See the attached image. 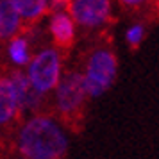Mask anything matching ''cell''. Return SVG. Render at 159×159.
<instances>
[{
  "instance_id": "cell-1",
  "label": "cell",
  "mask_w": 159,
  "mask_h": 159,
  "mask_svg": "<svg viewBox=\"0 0 159 159\" xmlns=\"http://www.w3.org/2000/svg\"><path fill=\"white\" fill-rule=\"evenodd\" d=\"M18 150L23 159H65L68 150L65 132L48 116H34L18 136Z\"/></svg>"
},
{
  "instance_id": "cell-2",
  "label": "cell",
  "mask_w": 159,
  "mask_h": 159,
  "mask_svg": "<svg viewBox=\"0 0 159 159\" xmlns=\"http://www.w3.org/2000/svg\"><path fill=\"white\" fill-rule=\"evenodd\" d=\"M88 91L84 84V75L79 72H68L61 79L57 86V109L63 120L72 129H75V123L82 118L84 102H86Z\"/></svg>"
},
{
  "instance_id": "cell-3",
  "label": "cell",
  "mask_w": 159,
  "mask_h": 159,
  "mask_svg": "<svg viewBox=\"0 0 159 159\" xmlns=\"http://www.w3.org/2000/svg\"><path fill=\"white\" fill-rule=\"evenodd\" d=\"M116 56L111 50H97L86 65L84 84L88 97H98L107 91L116 77Z\"/></svg>"
},
{
  "instance_id": "cell-4",
  "label": "cell",
  "mask_w": 159,
  "mask_h": 159,
  "mask_svg": "<svg viewBox=\"0 0 159 159\" xmlns=\"http://www.w3.org/2000/svg\"><path fill=\"white\" fill-rule=\"evenodd\" d=\"M29 80L39 93H48L61 82V63L56 50H43L29 65Z\"/></svg>"
},
{
  "instance_id": "cell-5",
  "label": "cell",
  "mask_w": 159,
  "mask_h": 159,
  "mask_svg": "<svg viewBox=\"0 0 159 159\" xmlns=\"http://www.w3.org/2000/svg\"><path fill=\"white\" fill-rule=\"evenodd\" d=\"M66 7L73 22L84 27L100 25L109 20V13H111V4L107 0H75L70 2Z\"/></svg>"
},
{
  "instance_id": "cell-6",
  "label": "cell",
  "mask_w": 159,
  "mask_h": 159,
  "mask_svg": "<svg viewBox=\"0 0 159 159\" xmlns=\"http://www.w3.org/2000/svg\"><path fill=\"white\" fill-rule=\"evenodd\" d=\"M20 111V102L13 80L0 77V125L13 122Z\"/></svg>"
},
{
  "instance_id": "cell-7",
  "label": "cell",
  "mask_w": 159,
  "mask_h": 159,
  "mask_svg": "<svg viewBox=\"0 0 159 159\" xmlns=\"http://www.w3.org/2000/svg\"><path fill=\"white\" fill-rule=\"evenodd\" d=\"M11 80H13V84L16 88L20 109H38L39 107V104L43 100V93H39L36 88L32 86L29 77H25L22 72H13Z\"/></svg>"
},
{
  "instance_id": "cell-8",
  "label": "cell",
  "mask_w": 159,
  "mask_h": 159,
  "mask_svg": "<svg viewBox=\"0 0 159 159\" xmlns=\"http://www.w3.org/2000/svg\"><path fill=\"white\" fill-rule=\"evenodd\" d=\"M50 34L59 48H70L75 38V27L70 15L56 13L50 20Z\"/></svg>"
},
{
  "instance_id": "cell-9",
  "label": "cell",
  "mask_w": 159,
  "mask_h": 159,
  "mask_svg": "<svg viewBox=\"0 0 159 159\" xmlns=\"http://www.w3.org/2000/svg\"><path fill=\"white\" fill-rule=\"evenodd\" d=\"M20 29V15L15 9L13 2H0V38L7 39Z\"/></svg>"
},
{
  "instance_id": "cell-10",
  "label": "cell",
  "mask_w": 159,
  "mask_h": 159,
  "mask_svg": "<svg viewBox=\"0 0 159 159\" xmlns=\"http://www.w3.org/2000/svg\"><path fill=\"white\" fill-rule=\"evenodd\" d=\"M11 2L18 11L20 18H25L29 22H36L50 11V4L43 0H11Z\"/></svg>"
},
{
  "instance_id": "cell-11",
  "label": "cell",
  "mask_w": 159,
  "mask_h": 159,
  "mask_svg": "<svg viewBox=\"0 0 159 159\" xmlns=\"http://www.w3.org/2000/svg\"><path fill=\"white\" fill-rule=\"evenodd\" d=\"M9 56L16 65L29 63V52H27V41L23 38H15L9 45Z\"/></svg>"
},
{
  "instance_id": "cell-12",
  "label": "cell",
  "mask_w": 159,
  "mask_h": 159,
  "mask_svg": "<svg viewBox=\"0 0 159 159\" xmlns=\"http://www.w3.org/2000/svg\"><path fill=\"white\" fill-rule=\"evenodd\" d=\"M141 39H143V27H141V25H134V27H130L129 32H127V41L130 43V47L136 48L138 45L141 43Z\"/></svg>"
}]
</instances>
